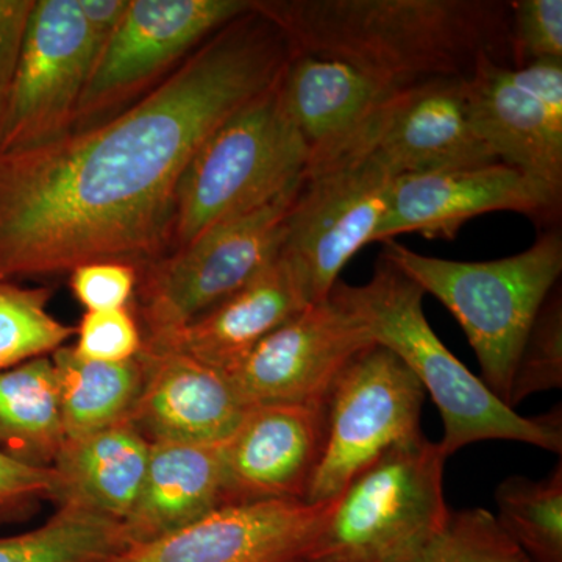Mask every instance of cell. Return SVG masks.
Masks as SVG:
<instances>
[{
    "label": "cell",
    "instance_id": "cell-1",
    "mask_svg": "<svg viewBox=\"0 0 562 562\" xmlns=\"http://www.w3.org/2000/svg\"><path fill=\"white\" fill-rule=\"evenodd\" d=\"M291 49L254 9L111 120L0 151V280L99 261L143 269L172 249L177 191L192 155L272 88Z\"/></svg>",
    "mask_w": 562,
    "mask_h": 562
},
{
    "label": "cell",
    "instance_id": "cell-2",
    "mask_svg": "<svg viewBox=\"0 0 562 562\" xmlns=\"http://www.w3.org/2000/svg\"><path fill=\"white\" fill-rule=\"evenodd\" d=\"M291 54L349 63L392 87L468 77L509 43V2L492 0H251ZM502 61V60H501Z\"/></svg>",
    "mask_w": 562,
    "mask_h": 562
},
{
    "label": "cell",
    "instance_id": "cell-3",
    "mask_svg": "<svg viewBox=\"0 0 562 562\" xmlns=\"http://www.w3.org/2000/svg\"><path fill=\"white\" fill-rule=\"evenodd\" d=\"M361 317L373 341L401 358L441 413L439 442L447 458L487 439L530 443L561 454V406L539 417H524L498 398L443 346L427 317L425 292L380 257L372 279L361 286L336 283Z\"/></svg>",
    "mask_w": 562,
    "mask_h": 562
},
{
    "label": "cell",
    "instance_id": "cell-4",
    "mask_svg": "<svg viewBox=\"0 0 562 562\" xmlns=\"http://www.w3.org/2000/svg\"><path fill=\"white\" fill-rule=\"evenodd\" d=\"M382 244L380 257L425 294L435 295L460 322L475 351L483 382L508 405L525 339L561 277V233H546L530 249L513 257L480 262L428 257L394 239Z\"/></svg>",
    "mask_w": 562,
    "mask_h": 562
},
{
    "label": "cell",
    "instance_id": "cell-5",
    "mask_svg": "<svg viewBox=\"0 0 562 562\" xmlns=\"http://www.w3.org/2000/svg\"><path fill=\"white\" fill-rule=\"evenodd\" d=\"M280 81L236 111L192 155L177 191L171 250L305 181L308 149L284 106Z\"/></svg>",
    "mask_w": 562,
    "mask_h": 562
},
{
    "label": "cell",
    "instance_id": "cell-6",
    "mask_svg": "<svg viewBox=\"0 0 562 562\" xmlns=\"http://www.w3.org/2000/svg\"><path fill=\"white\" fill-rule=\"evenodd\" d=\"M446 460L439 442L424 435L379 454L336 498L312 557L427 562L452 517L443 495Z\"/></svg>",
    "mask_w": 562,
    "mask_h": 562
},
{
    "label": "cell",
    "instance_id": "cell-7",
    "mask_svg": "<svg viewBox=\"0 0 562 562\" xmlns=\"http://www.w3.org/2000/svg\"><path fill=\"white\" fill-rule=\"evenodd\" d=\"M302 187L214 225L188 246L139 269L132 313L143 342L161 341L179 331L276 260Z\"/></svg>",
    "mask_w": 562,
    "mask_h": 562
},
{
    "label": "cell",
    "instance_id": "cell-8",
    "mask_svg": "<svg viewBox=\"0 0 562 562\" xmlns=\"http://www.w3.org/2000/svg\"><path fill=\"white\" fill-rule=\"evenodd\" d=\"M424 401L419 380L386 347L355 357L325 401L324 452L306 503L335 501L379 454L420 436Z\"/></svg>",
    "mask_w": 562,
    "mask_h": 562
},
{
    "label": "cell",
    "instance_id": "cell-9",
    "mask_svg": "<svg viewBox=\"0 0 562 562\" xmlns=\"http://www.w3.org/2000/svg\"><path fill=\"white\" fill-rule=\"evenodd\" d=\"M98 61L80 0H35L0 117V151L69 132Z\"/></svg>",
    "mask_w": 562,
    "mask_h": 562
},
{
    "label": "cell",
    "instance_id": "cell-10",
    "mask_svg": "<svg viewBox=\"0 0 562 562\" xmlns=\"http://www.w3.org/2000/svg\"><path fill=\"white\" fill-rule=\"evenodd\" d=\"M373 344L335 284L327 299L266 336L227 375L247 408L325 403L344 369Z\"/></svg>",
    "mask_w": 562,
    "mask_h": 562
},
{
    "label": "cell",
    "instance_id": "cell-11",
    "mask_svg": "<svg viewBox=\"0 0 562 562\" xmlns=\"http://www.w3.org/2000/svg\"><path fill=\"white\" fill-rule=\"evenodd\" d=\"M395 179L372 157L305 177L283 250L301 269L313 303L327 299L347 262L376 243Z\"/></svg>",
    "mask_w": 562,
    "mask_h": 562
},
{
    "label": "cell",
    "instance_id": "cell-12",
    "mask_svg": "<svg viewBox=\"0 0 562 562\" xmlns=\"http://www.w3.org/2000/svg\"><path fill=\"white\" fill-rule=\"evenodd\" d=\"M250 10L251 0H131L92 72L72 128L139 91L202 41Z\"/></svg>",
    "mask_w": 562,
    "mask_h": 562
},
{
    "label": "cell",
    "instance_id": "cell-13",
    "mask_svg": "<svg viewBox=\"0 0 562 562\" xmlns=\"http://www.w3.org/2000/svg\"><path fill=\"white\" fill-rule=\"evenodd\" d=\"M330 502L222 506L162 538L133 543L99 562H301L335 509Z\"/></svg>",
    "mask_w": 562,
    "mask_h": 562
},
{
    "label": "cell",
    "instance_id": "cell-14",
    "mask_svg": "<svg viewBox=\"0 0 562 562\" xmlns=\"http://www.w3.org/2000/svg\"><path fill=\"white\" fill-rule=\"evenodd\" d=\"M281 98L308 149L305 177L361 160L380 117L403 88L349 63L291 54Z\"/></svg>",
    "mask_w": 562,
    "mask_h": 562
},
{
    "label": "cell",
    "instance_id": "cell-15",
    "mask_svg": "<svg viewBox=\"0 0 562 562\" xmlns=\"http://www.w3.org/2000/svg\"><path fill=\"white\" fill-rule=\"evenodd\" d=\"M324 443L325 403L254 406L222 446L224 506L306 502Z\"/></svg>",
    "mask_w": 562,
    "mask_h": 562
},
{
    "label": "cell",
    "instance_id": "cell-16",
    "mask_svg": "<svg viewBox=\"0 0 562 562\" xmlns=\"http://www.w3.org/2000/svg\"><path fill=\"white\" fill-rule=\"evenodd\" d=\"M560 202L538 181L503 162L401 176L392 183L376 243L403 233L453 238L462 224L480 214L514 211L546 217Z\"/></svg>",
    "mask_w": 562,
    "mask_h": 562
},
{
    "label": "cell",
    "instance_id": "cell-17",
    "mask_svg": "<svg viewBox=\"0 0 562 562\" xmlns=\"http://www.w3.org/2000/svg\"><path fill=\"white\" fill-rule=\"evenodd\" d=\"M364 157L375 158L395 177L501 162L473 127L465 77H439L398 91Z\"/></svg>",
    "mask_w": 562,
    "mask_h": 562
},
{
    "label": "cell",
    "instance_id": "cell-18",
    "mask_svg": "<svg viewBox=\"0 0 562 562\" xmlns=\"http://www.w3.org/2000/svg\"><path fill=\"white\" fill-rule=\"evenodd\" d=\"M143 386L128 422L150 443L227 441L250 408L227 373L169 349L144 347Z\"/></svg>",
    "mask_w": 562,
    "mask_h": 562
},
{
    "label": "cell",
    "instance_id": "cell-19",
    "mask_svg": "<svg viewBox=\"0 0 562 562\" xmlns=\"http://www.w3.org/2000/svg\"><path fill=\"white\" fill-rule=\"evenodd\" d=\"M312 303L301 269L281 249L276 260L209 312L168 338L143 346L180 351L227 373L266 336Z\"/></svg>",
    "mask_w": 562,
    "mask_h": 562
},
{
    "label": "cell",
    "instance_id": "cell-20",
    "mask_svg": "<svg viewBox=\"0 0 562 562\" xmlns=\"http://www.w3.org/2000/svg\"><path fill=\"white\" fill-rule=\"evenodd\" d=\"M476 133L503 165L538 181L561 201L562 121L516 83L513 68L483 55L465 77Z\"/></svg>",
    "mask_w": 562,
    "mask_h": 562
},
{
    "label": "cell",
    "instance_id": "cell-21",
    "mask_svg": "<svg viewBox=\"0 0 562 562\" xmlns=\"http://www.w3.org/2000/svg\"><path fill=\"white\" fill-rule=\"evenodd\" d=\"M221 443H151L146 476L124 520L128 546L171 535L224 506Z\"/></svg>",
    "mask_w": 562,
    "mask_h": 562
},
{
    "label": "cell",
    "instance_id": "cell-22",
    "mask_svg": "<svg viewBox=\"0 0 562 562\" xmlns=\"http://www.w3.org/2000/svg\"><path fill=\"white\" fill-rule=\"evenodd\" d=\"M150 446L128 420L66 439L52 465L58 476L55 503L124 524L138 501Z\"/></svg>",
    "mask_w": 562,
    "mask_h": 562
},
{
    "label": "cell",
    "instance_id": "cell-23",
    "mask_svg": "<svg viewBox=\"0 0 562 562\" xmlns=\"http://www.w3.org/2000/svg\"><path fill=\"white\" fill-rule=\"evenodd\" d=\"M65 442L52 358L0 371V452L33 468H52Z\"/></svg>",
    "mask_w": 562,
    "mask_h": 562
},
{
    "label": "cell",
    "instance_id": "cell-24",
    "mask_svg": "<svg viewBox=\"0 0 562 562\" xmlns=\"http://www.w3.org/2000/svg\"><path fill=\"white\" fill-rule=\"evenodd\" d=\"M50 358L66 439L128 420L143 386V364L138 357L122 362L90 361L65 346Z\"/></svg>",
    "mask_w": 562,
    "mask_h": 562
},
{
    "label": "cell",
    "instance_id": "cell-25",
    "mask_svg": "<svg viewBox=\"0 0 562 562\" xmlns=\"http://www.w3.org/2000/svg\"><path fill=\"white\" fill-rule=\"evenodd\" d=\"M125 547L124 525L63 505L35 530L0 538V562H99Z\"/></svg>",
    "mask_w": 562,
    "mask_h": 562
},
{
    "label": "cell",
    "instance_id": "cell-26",
    "mask_svg": "<svg viewBox=\"0 0 562 562\" xmlns=\"http://www.w3.org/2000/svg\"><path fill=\"white\" fill-rule=\"evenodd\" d=\"M498 527L531 562H562V465L549 476H509L495 490Z\"/></svg>",
    "mask_w": 562,
    "mask_h": 562
},
{
    "label": "cell",
    "instance_id": "cell-27",
    "mask_svg": "<svg viewBox=\"0 0 562 562\" xmlns=\"http://www.w3.org/2000/svg\"><path fill=\"white\" fill-rule=\"evenodd\" d=\"M50 290L0 280V371L50 357L76 333L52 316Z\"/></svg>",
    "mask_w": 562,
    "mask_h": 562
},
{
    "label": "cell",
    "instance_id": "cell-28",
    "mask_svg": "<svg viewBox=\"0 0 562 562\" xmlns=\"http://www.w3.org/2000/svg\"><path fill=\"white\" fill-rule=\"evenodd\" d=\"M562 386V299L561 291L550 292L519 355L509 387L508 406L522 403L539 392Z\"/></svg>",
    "mask_w": 562,
    "mask_h": 562
},
{
    "label": "cell",
    "instance_id": "cell-29",
    "mask_svg": "<svg viewBox=\"0 0 562 562\" xmlns=\"http://www.w3.org/2000/svg\"><path fill=\"white\" fill-rule=\"evenodd\" d=\"M427 562H531L483 508L452 513L441 542Z\"/></svg>",
    "mask_w": 562,
    "mask_h": 562
},
{
    "label": "cell",
    "instance_id": "cell-30",
    "mask_svg": "<svg viewBox=\"0 0 562 562\" xmlns=\"http://www.w3.org/2000/svg\"><path fill=\"white\" fill-rule=\"evenodd\" d=\"M509 43L516 68L542 58H562L561 0L509 2Z\"/></svg>",
    "mask_w": 562,
    "mask_h": 562
},
{
    "label": "cell",
    "instance_id": "cell-31",
    "mask_svg": "<svg viewBox=\"0 0 562 562\" xmlns=\"http://www.w3.org/2000/svg\"><path fill=\"white\" fill-rule=\"evenodd\" d=\"M143 333L131 306L127 308L87 312L77 328L72 347L83 360L122 362L138 357Z\"/></svg>",
    "mask_w": 562,
    "mask_h": 562
},
{
    "label": "cell",
    "instance_id": "cell-32",
    "mask_svg": "<svg viewBox=\"0 0 562 562\" xmlns=\"http://www.w3.org/2000/svg\"><path fill=\"white\" fill-rule=\"evenodd\" d=\"M138 279L139 269L127 262H90L70 272V290L87 312L127 308Z\"/></svg>",
    "mask_w": 562,
    "mask_h": 562
},
{
    "label": "cell",
    "instance_id": "cell-33",
    "mask_svg": "<svg viewBox=\"0 0 562 562\" xmlns=\"http://www.w3.org/2000/svg\"><path fill=\"white\" fill-rule=\"evenodd\" d=\"M57 472L33 468L0 452V524L16 522L31 516L43 502H55Z\"/></svg>",
    "mask_w": 562,
    "mask_h": 562
},
{
    "label": "cell",
    "instance_id": "cell-34",
    "mask_svg": "<svg viewBox=\"0 0 562 562\" xmlns=\"http://www.w3.org/2000/svg\"><path fill=\"white\" fill-rule=\"evenodd\" d=\"M33 3L35 0H0V117L20 60Z\"/></svg>",
    "mask_w": 562,
    "mask_h": 562
},
{
    "label": "cell",
    "instance_id": "cell-35",
    "mask_svg": "<svg viewBox=\"0 0 562 562\" xmlns=\"http://www.w3.org/2000/svg\"><path fill=\"white\" fill-rule=\"evenodd\" d=\"M513 77L550 116L562 121V58H542L513 68Z\"/></svg>",
    "mask_w": 562,
    "mask_h": 562
},
{
    "label": "cell",
    "instance_id": "cell-36",
    "mask_svg": "<svg viewBox=\"0 0 562 562\" xmlns=\"http://www.w3.org/2000/svg\"><path fill=\"white\" fill-rule=\"evenodd\" d=\"M128 7L131 0H80L81 13L87 21L99 60L120 29Z\"/></svg>",
    "mask_w": 562,
    "mask_h": 562
},
{
    "label": "cell",
    "instance_id": "cell-37",
    "mask_svg": "<svg viewBox=\"0 0 562 562\" xmlns=\"http://www.w3.org/2000/svg\"><path fill=\"white\" fill-rule=\"evenodd\" d=\"M301 562H355L349 558L338 557V554H321V557H310Z\"/></svg>",
    "mask_w": 562,
    "mask_h": 562
}]
</instances>
